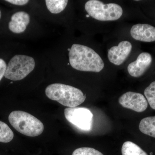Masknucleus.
I'll list each match as a JSON object with an SVG mask.
<instances>
[{
	"label": "nucleus",
	"mask_w": 155,
	"mask_h": 155,
	"mask_svg": "<svg viewBox=\"0 0 155 155\" xmlns=\"http://www.w3.org/2000/svg\"><path fill=\"white\" fill-rule=\"evenodd\" d=\"M69 56L71 67L78 71L99 72L104 67L101 56L91 48L84 45H72Z\"/></svg>",
	"instance_id": "obj_1"
},
{
	"label": "nucleus",
	"mask_w": 155,
	"mask_h": 155,
	"mask_svg": "<svg viewBox=\"0 0 155 155\" xmlns=\"http://www.w3.org/2000/svg\"><path fill=\"white\" fill-rule=\"evenodd\" d=\"M45 92L50 99L69 107L80 105L86 99L85 95L79 89L63 84H50L46 87Z\"/></svg>",
	"instance_id": "obj_2"
},
{
	"label": "nucleus",
	"mask_w": 155,
	"mask_h": 155,
	"mask_svg": "<svg viewBox=\"0 0 155 155\" xmlns=\"http://www.w3.org/2000/svg\"><path fill=\"white\" fill-rule=\"evenodd\" d=\"M8 119L14 128L27 136H38L44 130V125L40 120L24 111H13L9 115Z\"/></svg>",
	"instance_id": "obj_3"
},
{
	"label": "nucleus",
	"mask_w": 155,
	"mask_h": 155,
	"mask_svg": "<svg viewBox=\"0 0 155 155\" xmlns=\"http://www.w3.org/2000/svg\"><path fill=\"white\" fill-rule=\"evenodd\" d=\"M85 9L90 17L101 21H115L123 14V9L118 4H104L98 0H90L85 4Z\"/></svg>",
	"instance_id": "obj_4"
},
{
	"label": "nucleus",
	"mask_w": 155,
	"mask_h": 155,
	"mask_svg": "<svg viewBox=\"0 0 155 155\" xmlns=\"http://www.w3.org/2000/svg\"><path fill=\"white\" fill-rule=\"evenodd\" d=\"M35 67V62L32 57L16 55L9 61L5 77L14 81L22 80L33 71Z\"/></svg>",
	"instance_id": "obj_5"
},
{
	"label": "nucleus",
	"mask_w": 155,
	"mask_h": 155,
	"mask_svg": "<svg viewBox=\"0 0 155 155\" xmlns=\"http://www.w3.org/2000/svg\"><path fill=\"white\" fill-rule=\"evenodd\" d=\"M64 115L67 121L78 129L84 131L91 130L93 114L87 108L82 107L66 108Z\"/></svg>",
	"instance_id": "obj_6"
},
{
	"label": "nucleus",
	"mask_w": 155,
	"mask_h": 155,
	"mask_svg": "<svg viewBox=\"0 0 155 155\" xmlns=\"http://www.w3.org/2000/svg\"><path fill=\"white\" fill-rule=\"evenodd\" d=\"M119 102L123 107L138 113L146 110L148 107L147 101L144 96L134 92L128 91L122 94Z\"/></svg>",
	"instance_id": "obj_7"
},
{
	"label": "nucleus",
	"mask_w": 155,
	"mask_h": 155,
	"mask_svg": "<svg viewBox=\"0 0 155 155\" xmlns=\"http://www.w3.org/2000/svg\"><path fill=\"white\" fill-rule=\"evenodd\" d=\"M132 48L131 43L127 41L120 42L118 46H115L108 50L109 61L116 66L121 65L130 54Z\"/></svg>",
	"instance_id": "obj_8"
},
{
	"label": "nucleus",
	"mask_w": 155,
	"mask_h": 155,
	"mask_svg": "<svg viewBox=\"0 0 155 155\" xmlns=\"http://www.w3.org/2000/svg\"><path fill=\"white\" fill-rule=\"evenodd\" d=\"M152 62L150 54L147 52L140 54L135 61L131 62L127 66V71L134 77L141 76L149 68Z\"/></svg>",
	"instance_id": "obj_9"
},
{
	"label": "nucleus",
	"mask_w": 155,
	"mask_h": 155,
	"mask_svg": "<svg viewBox=\"0 0 155 155\" xmlns=\"http://www.w3.org/2000/svg\"><path fill=\"white\" fill-rule=\"evenodd\" d=\"M130 35L134 39L145 42L155 41V27L147 24L134 25L130 30Z\"/></svg>",
	"instance_id": "obj_10"
},
{
	"label": "nucleus",
	"mask_w": 155,
	"mask_h": 155,
	"mask_svg": "<svg viewBox=\"0 0 155 155\" xmlns=\"http://www.w3.org/2000/svg\"><path fill=\"white\" fill-rule=\"evenodd\" d=\"M29 15L24 11L15 13L11 17L9 22V29L15 33H21L24 32L26 26L30 22Z\"/></svg>",
	"instance_id": "obj_11"
},
{
	"label": "nucleus",
	"mask_w": 155,
	"mask_h": 155,
	"mask_svg": "<svg viewBox=\"0 0 155 155\" xmlns=\"http://www.w3.org/2000/svg\"><path fill=\"white\" fill-rule=\"evenodd\" d=\"M139 128L142 133L155 138V116L146 117L142 119Z\"/></svg>",
	"instance_id": "obj_12"
},
{
	"label": "nucleus",
	"mask_w": 155,
	"mask_h": 155,
	"mask_svg": "<svg viewBox=\"0 0 155 155\" xmlns=\"http://www.w3.org/2000/svg\"><path fill=\"white\" fill-rule=\"evenodd\" d=\"M122 155H148L137 145L131 141H126L122 145Z\"/></svg>",
	"instance_id": "obj_13"
},
{
	"label": "nucleus",
	"mask_w": 155,
	"mask_h": 155,
	"mask_svg": "<svg viewBox=\"0 0 155 155\" xmlns=\"http://www.w3.org/2000/svg\"><path fill=\"white\" fill-rule=\"evenodd\" d=\"M46 5L48 10L54 14H58L64 11L67 7V0H46Z\"/></svg>",
	"instance_id": "obj_14"
},
{
	"label": "nucleus",
	"mask_w": 155,
	"mask_h": 155,
	"mask_svg": "<svg viewBox=\"0 0 155 155\" xmlns=\"http://www.w3.org/2000/svg\"><path fill=\"white\" fill-rule=\"evenodd\" d=\"M14 137V133L8 125L0 121V142H10Z\"/></svg>",
	"instance_id": "obj_15"
},
{
	"label": "nucleus",
	"mask_w": 155,
	"mask_h": 155,
	"mask_svg": "<svg viewBox=\"0 0 155 155\" xmlns=\"http://www.w3.org/2000/svg\"><path fill=\"white\" fill-rule=\"evenodd\" d=\"M144 94L150 106L155 110V81L152 82L145 89Z\"/></svg>",
	"instance_id": "obj_16"
},
{
	"label": "nucleus",
	"mask_w": 155,
	"mask_h": 155,
	"mask_svg": "<svg viewBox=\"0 0 155 155\" xmlns=\"http://www.w3.org/2000/svg\"><path fill=\"white\" fill-rule=\"evenodd\" d=\"M72 155H104L97 150L91 147H81L74 150Z\"/></svg>",
	"instance_id": "obj_17"
},
{
	"label": "nucleus",
	"mask_w": 155,
	"mask_h": 155,
	"mask_svg": "<svg viewBox=\"0 0 155 155\" xmlns=\"http://www.w3.org/2000/svg\"><path fill=\"white\" fill-rule=\"evenodd\" d=\"M7 67V64L5 61L0 58V81L3 78V76H5Z\"/></svg>",
	"instance_id": "obj_18"
},
{
	"label": "nucleus",
	"mask_w": 155,
	"mask_h": 155,
	"mask_svg": "<svg viewBox=\"0 0 155 155\" xmlns=\"http://www.w3.org/2000/svg\"><path fill=\"white\" fill-rule=\"evenodd\" d=\"M6 1L13 5L19 6L24 5L29 2L28 0H6Z\"/></svg>",
	"instance_id": "obj_19"
},
{
	"label": "nucleus",
	"mask_w": 155,
	"mask_h": 155,
	"mask_svg": "<svg viewBox=\"0 0 155 155\" xmlns=\"http://www.w3.org/2000/svg\"><path fill=\"white\" fill-rule=\"evenodd\" d=\"M1 17H2V12H1V10H0V19H1Z\"/></svg>",
	"instance_id": "obj_20"
},
{
	"label": "nucleus",
	"mask_w": 155,
	"mask_h": 155,
	"mask_svg": "<svg viewBox=\"0 0 155 155\" xmlns=\"http://www.w3.org/2000/svg\"><path fill=\"white\" fill-rule=\"evenodd\" d=\"M152 154H153V153H150V155H152Z\"/></svg>",
	"instance_id": "obj_21"
}]
</instances>
